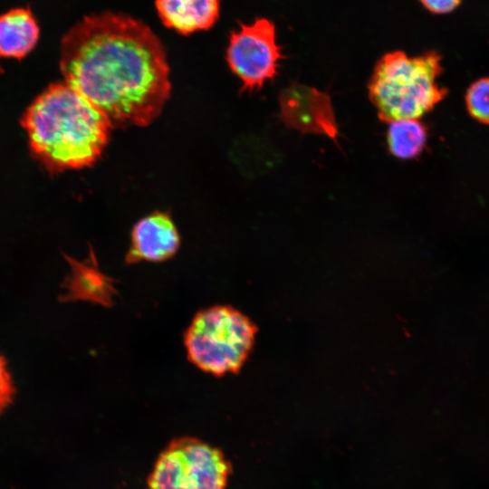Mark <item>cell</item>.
I'll return each instance as SVG.
<instances>
[{
	"mask_svg": "<svg viewBox=\"0 0 489 489\" xmlns=\"http://www.w3.org/2000/svg\"><path fill=\"white\" fill-rule=\"evenodd\" d=\"M64 82L113 127H144L170 96L164 46L153 31L129 15L104 12L84 17L61 43Z\"/></svg>",
	"mask_w": 489,
	"mask_h": 489,
	"instance_id": "obj_1",
	"label": "cell"
},
{
	"mask_svg": "<svg viewBox=\"0 0 489 489\" xmlns=\"http://www.w3.org/2000/svg\"><path fill=\"white\" fill-rule=\"evenodd\" d=\"M21 122L33 155L51 172L92 165L106 148L112 128L99 109L65 82L43 91Z\"/></svg>",
	"mask_w": 489,
	"mask_h": 489,
	"instance_id": "obj_2",
	"label": "cell"
},
{
	"mask_svg": "<svg viewBox=\"0 0 489 489\" xmlns=\"http://www.w3.org/2000/svg\"><path fill=\"white\" fill-rule=\"evenodd\" d=\"M441 57L435 52L409 57L401 51L384 54L369 82V100L384 122L419 119L444 97L436 79Z\"/></svg>",
	"mask_w": 489,
	"mask_h": 489,
	"instance_id": "obj_3",
	"label": "cell"
},
{
	"mask_svg": "<svg viewBox=\"0 0 489 489\" xmlns=\"http://www.w3.org/2000/svg\"><path fill=\"white\" fill-rule=\"evenodd\" d=\"M256 331L253 321L232 306L202 309L184 333L187 360L216 377L237 373L253 350Z\"/></svg>",
	"mask_w": 489,
	"mask_h": 489,
	"instance_id": "obj_4",
	"label": "cell"
},
{
	"mask_svg": "<svg viewBox=\"0 0 489 489\" xmlns=\"http://www.w3.org/2000/svg\"><path fill=\"white\" fill-rule=\"evenodd\" d=\"M232 472L223 452L194 437L173 439L149 476V489H225Z\"/></svg>",
	"mask_w": 489,
	"mask_h": 489,
	"instance_id": "obj_5",
	"label": "cell"
},
{
	"mask_svg": "<svg viewBox=\"0 0 489 489\" xmlns=\"http://www.w3.org/2000/svg\"><path fill=\"white\" fill-rule=\"evenodd\" d=\"M282 58L275 26L268 19L258 18L251 24H242L240 30L231 34L226 61L242 82L244 91L258 90L273 79Z\"/></svg>",
	"mask_w": 489,
	"mask_h": 489,
	"instance_id": "obj_6",
	"label": "cell"
},
{
	"mask_svg": "<svg viewBox=\"0 0 489 489\" xmlns=\"http://www.w3.org/2000/svg\"><path fill=\"white\" fill-rule=\"evenodd\" d=\"M280 117L292 129L321 134L336 141L339 134L331 97L313 87L292 83L279 95Z\"/></svg>",
	"mask_w": 489,
	"mask_h": 489,
	"instance_id": "obj_7",
	"label": "cell"
},
{
	"mask_svg": "<svg viewBox=\"0 0 489 489\" xmlns=\"http://www.w3.org/2000/svg\"><path fill=\"white\" fill-rule=\"evenodd\" d=\"M180 245L177 226L170 216L160 211L139 219L132 227L127 264L158 263L172 258Z\"/></svg>",
	"mask_w": 489,
	"mask_h": 489,
	"instance_id": "obj_8",
	"label": "cell"
},
{
	"mask_svg": "<svg viewBox=\"0 0 489 489\" xmlns=\"http://www.w3.org/2000/svg\"><path fill=\"white\" fill-rule=\"evenodd\" d=\"M65 257L72 272L62 286L65 292L60 296V300L88 301L106 307L110 306L116 294L114 281L98 269L93 252L91 251V257L83 262H78L67 255Z\"/></svg>",
	"mask_w": 489,
	"mask_h": 489,
	"instance_id": "obj_9",
	"label": "cell"
},
{
	"mask_svg": "<svg viewBox=\"0 0 489 489\" xmlns=\"http://www.w3.org/2000/svg\"><path fill=\"white\" fill-rule=\"evenodd\" d=\"M157 11L168 28L181 34L207 30L219 15V0H156Z\"/></svg>",
	"mask_w": 489,
	"mask_h": 489,
	"instance_id": "obj_10",
	"label": "cell"
},
{
	"mask_svg": "<svg viewBox=\"0 0 489 489\" xmlns=\"http://www.w3.org/2000/svg\"><path fill=\"white\" fill-rule=\"evenodd\" d=\"M39 26L27 8H15L0 15V59H22L36 45Z\"/></svg>",
	"mask_w": 489,
	"mask_h": 489,
	"instance_id": "obj_11",
	"label": "cell"
},
{
	"mask_svg": "<svg viewBox=\"0 0 489 489\" xmlns=\"http://www.w3.org/2000/svg\"><path fill=\"white\" fill-rule=\"evenodd\" d=\"M427 129L417 119L388 122L387 143L396 158L408 159L418 156L427 142Z\"/></svg>",
	"mask_w": 489,
	"mask_h": 489,
	"instance_id": "obj_12",
	"label": "cell"
},
{
	"mask_svg": "<svg viewBox=\"0 0 489 489\" xmlns=\"http://www.w3.org/2000/svg\"><path fill=\"white\" fill-rule=\"evenodd\" d=\"M465 101L470 114L489 124V78L474 82L467 90Z\"/></svg>",
	"mask_w": 489,
	"mask_h": 489,
	"instance_id": "obj_13",
	"label": "cell"
},
{
	"mask_svg": "<svg viewBox=\"0 0 489 489\" xmlns=\"http://www.w3.org/2000/svg\"><path fill=\"white\" fill-rule=\"evenodd\" d=\"M15 388L5 358L0 355V415L12 403Z\"/></svg>",
	"mask_w": 489,
	"mask_h": 489,
	"instance_id": "obj_14",
	"label": "cell"
},
{
	"mask_svg": "<svg viewBox=\"0 0 489 489\" xmlns=\"http://www.w3.org/2000/svg\"><path fill=\"white\" fill-rule=\"evenodd\" d=\"M426 9L436 14L454 11L462 0H419Z\"/></svg>",
	"mask_w": 489,
	"mask_h": 489,
	"instance_id": "obj_15",
	"label": "cell"
}]
</instances>
